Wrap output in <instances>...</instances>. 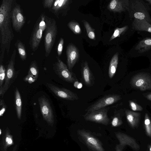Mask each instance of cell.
I'll return each mask as SVG.
<instances>
[{"instance_id": "ac0fdd59", "label": "cell", "mask_w": 151, "mask_h": 151, "mask_svg": "<svg viewBox=\"0 0 151 151\" xmlns=\"http://www.w3.org/2000/svg\"><path fill=\"white\" fill-rule=\"evenodd\" d=\"M132 28L137 31L151 33V24L145 20L134 19L132 23Z\"/></svg>"}, {"instance_id": "7a4b0ae2", "label": "cell", "mask_w": 151, "mask_h": 151, "mask_svg": "<svg viewBox=\"0 0 151 151\" xmlns=\"http://www.w3.org/2000/svg\"><path fill=\"white\" fill-rule=\"evenodd\" d=\"M46 28L44 41L45 56L47 57L50 54L54 44L57 34L56 22L53 18L46 15Z\"/></svg>"}, {"instance_id": "e0dca14e", "label": "cell", "mask_w": 151, "mask_h": 151, "mask_svg": "<svg viewBox=\"0 0 151 151\" xmlns=\"http://www.w3.org/2000/svg\"><path fill=\"white\" fill-rule=\"evenodd\" d=\"M68 0H55L52 8L50 9L56 16L58 18L60 14L63 13L64 10L67 8L68 4Z\"/></svg>"}, {"instance_id": "ffe728a7", "label": "cell", "mask_w": 151, "mask_h": 151, "mask_svg": "<svg viewBox=\"0 0 151 151\" xmlns=\"http://www.w3.org/2000/svg\"><path fill=\"white\" fill-rule=\"evenodd\" d=\"M151 48V38L146 37L140 41L135 47L139 53H142Z\"/></svg>"}, {"instance_id": "e575fe53", "label": "cell", "mask_w": 151, "mask_h": 151, "mask_svg": "<svg viewBox=\"0 0 151 151\" xmlns=\"http://www.w3.org/2000/svg\"><path fill=\"white\" fill-rule=\"evenodd\" d=\"M0 106L1 107L0 115L1 116L5 112L7 107L3 99H1L0 100Z\"/></svg>"}, {"instance_id": "1f68e13d", "label": "cell", "mask_w": 151, "mask_h": 151, "mask_svg": "<svg viewBox=\"0 0 151 151\" xmlns=\"http://www.w3.org/2000/svg\"><path fill=\"white\" fill-rule=\"evenodd\" d=\"M129 106L130 109L134 111H140L143 110L142 107L136 102L132 101H129Z\"/></svg>"}, {"instance_id": "9c48e42d", "label": "cell", "mask_w": 151, "mask_h": 151, "mask_svg": "<svg viewBox=\"0 0 151 151\" xmlns=\"http://www.w3.org/2000/svg\"><path fill=\"white\" fill-rule=\"evenodd\" d=\"M121 99V96L119 95L114 94L105 95L89 106L86 111V113H88L106 107L116 103Z\"/></svg>"}, {"instance_id": "6da1fadb", "label": "cell", "mask_w": 151, "mask_h": 151, "mask_svg": "<svg viewBox=\"0 0 151 151\" xmlns=\"http://www.w3.org/2000/svg\"><path fill=\"white\" fill-rule=\"evenodd\" d=\"M13 0H3L0 8V63L2 64L6 52L8 54L14 35L11 14Z\"/></svg>"}, {"instance_id": "4fadbf2b", "label": "cell", "mask_w": 151, "mask_h": 151, "mask_svg": "<svg viewBox=\"0 0 151 151\" xmlns=\"http://www.w3.org/2000/svg\"><path fill=\"white\" fill-rule=\"evenodd\" d=\"M46 84L50 90L59 98L70 101H74L78 99L76 94L68 89L59 88L50 83H47Z\"/></svg>"}, {"instance_id": "52a82bcc", "label": "cell", "mask_w": 151, "mask_h": 151, "mask_svg": "<svg viewBox=\"0 0 151 151\" xmlns=\"http://www.w3.org/2000/svg\"><path fill=\"white\" fill-rule=\"evenodd\" d=\"M130 83L133 88L142 91L151 90V76L145 73H139L132 78Z\"/></svg>"}, {"instance_id": "4dcf8cb0", "label": "cell", "mask_w": 151, "mask_h": 151, "mask_svg": "<svg viewBox=\"0 0 151 151\" xmlns=\"http://www.w3.org/2000/svg\"><path fill=\"white\" fill-rule=\"evenodd\" d=\"M122 121L119 114L116 115L113 118L111 124L113 127H117L121 125Z\"/></svg>"}, {"instance_id": "7bdbcfd3", "label": "cell", "mask_w": 151, "mask_h": 151, "mask_svg": "<svg viewBox=\"0 0 151 151\" xmlns=\"http://www.w3.org/2000/svg\"><path fill=\"white\" fill-rule=\"evenodd\" d=\"M150 151H151V147L150 148Z\"/></svg>"}, {"instance_id": "d4e9b609", "label": "cell", "mask_w": 151, "mask_h": 151, "mask_svg": "<svg viewBox=\"0 0 151 151\" xmlns=\"http://www.w3.org/2000/svg\"><path fill=\"white\" fill-rule=\"evenodd\" d=\"M38 74L39 70L36 61H32L30 65L28 74L33 76L36 80L38 77Z\"/></svg>"}, {"instance_id": "8fae6325", "label": "cell", "mask_w": 151, "mask_h": 151, "mask_svg": "<svg viewBox=\"0 0 151 151\" xmlns=\"http://www.w3.org/2000/svg\"><path fill=\"white\" fill-rule=\"evenodd\" d=\"M53 68L56 73L64 81L71 83L76 81L72 73L58 56L57 57V61L55 63Z\"/></svg>"}, {"instance_id": "836d02e7", "label": "cell", "mask_w": 151, "mask_h": 151, "mask_svg": "<svg viewBox=\"0 0 151 151\" xmlns=\"http://www.w3.org/2000/svg\"><path fill=\"white\" fill-rule=\"evenodd\" d=\"M55 0H44L43 1L44 8L50 9L52 7Z\"/></svg>"}, {"instance_id": "f35d334b", "label": "cell", "mask_w": 151, "mask_h": 151, "mask_svg": "<svg viewBox=\"0 0 151 151\" xmlns=\"http://www.w3.org/2000/svg\"><path fill=\"white\" fill-rule=\"evenodd\" d=\"M6 142L9 145H10L12 143V141L11 138L7 137L6 139Z\"/></svg>"}, {"instance_id": "60d3db41", "label": "cell", "mask_w": 151, "mask_h": 151, "mask_svg": "<svg viewBox=\"0 0 151 151\" xmlns=\"http://www.w3.org/2000/svg\"><path fill=\"white\" fill-rule=\"evenodd\" d=\"M116 151H122V150L119 149H116Z\"/></svg>"}, {"instance_id": "b9f144b4", "label": "cell", "mask_w": 151, "mask_h": 151, "mask_svg": "<svg viewBox=\"0 0 151 151\" xmlns=\"http://www.w3.org/2000/svg\"><path fill=\"white\" fill-rule=\"evenodd\" d=\"M0 134H1V129H0Z\"/></svg>"}, {"instance_id": "4316f807", "label": "cell", "mask_w": 151, "mask_h": 151, "mask_svg": "<svg viewBox=\"0 0 151 151\" xmlns=\"http://www.w3.org/2000/svg\"><path fill=\"white\" fill-rule=\"evenodd\" d=\"M68 26L74 34H79L81 33V29L78 23L71 21L68 24Z\"/></svg>"}, {"instance_id": "8d00e7d4", "label": "cell", "mask_w": 151, "mask_h": 151, "mask_svg": "<svg viewBox=\"0 0 151 151\" xmlns=\"http://www.w3.org/2000/svg\"><path fill=\"white\" fill-rule=\"evenodd\" d=\"M74 86L78 88H81L82 86V83H79L78 81H76L74 82Z\"/></svg>"}, {"instance_id": "d6986e66", "label": "cell", "mask_w": 151, "mask_h": 151, "mask_svg": "<svg viewBox=\"0 0 151 151\" xmlns=\"http://www.w3.org/2000/svg\"><path fill=\"white\" fill-rule=\"evenodd\" d=\"M127 121L132 128L137 126L140 120V114L127 109L125 111Z\"/></svg>"}, {"instance_id": "cb8c5ba5", "label": "cell", "mask_w": 151, "mask_h": 151, "mask_svg": "<svg viewBox=\"0 0 151 151\" xmlns=\"http://www.w3.org/2000/svg\"><path fill=\"white\" fill-rule=\"evenodd\" d=\"M20 57L22 60L24 61L26 59L27 54L24 45L22 42L18 40L15 44Z\"/></svg>"}, {"instance_id": "5b68a950", "label": "cell", "mask_w": 151, "mask_h": 151, "mask_svg": "<svg viewBox=\"0 0 151 151\" xmlns=\"http://www.w3.org/2000/svg\"><path fill=\"white\" fill-rule=\"evenodd\" d=\"M16 54V50L14 49L12 52L10 60L8 65L6 72L5 78L4 86L0 96L3 97L4 94L14 82L18 75L19 71H15L14 68L15 60Z\"/></svg>"}, {"instance_id": "30bf717a", "label": "cell", "mask_w": 151, "mask_h": 151, "mask_svg": "<svg viewBox=\"0 0 151 151\" xmlns=\"http://www.w3.org/2000/svg\"><path fill=\"white\" fill-rule=\"evenodd\" d=\"M11 18L13 28L16 32H19L25 21L23 11L19 4H16L12 9Z\"/></svg>"}, {"instance_id": "9a60e30c", "label": "cell", "mask_w": 151, "mask_h": 151, "mask_svg": "<svg viewBox=\"0 0 151 151\" xmlns=\"http://www.w3.org/2000/svg\"><path fill=\"white\" fill-rule=\"evenodd\" d=\"M67 64L68 69L71 70L78 59L79 54L77 48L73 45H69L66 50Z\"/></svg>"}, {"instance_id": "603a6c76", "label": "cell", "mask_w": 151, "mask_h": 151, "mask_svg": "<svg viewBox=\"0 0 151 151\" xmlns=\"http://www.w3.org/2000/svg\"><path fill=\"white\" fill-rule=\"evenodd\" d=\"M15 101L17 115L20 119L21 116L22 102L20 94L17 88L15 92Z\"/></svg>"}, {"instance_id": "484cf974", "label": "cell", "mask_w": 151, "mask_h": 151, "mask_svg": "<svg viewBox=\"0 0 151 151\" xmlns=\"http://www.w3.org/2000/svg\"><path fill=\"white\" fill-rule=\"evenodd\" d=\"M144 126L147 135L151 137V120L147 113L145 116Z\"/></svg>"}, {"instance_id": "74e56055", "label": "cell", "mask_w": 151, "mask_h": 151, "mask_svg": "<svg viewBox=\"0 0 151 151\" xmlns=\"http://www.w3.org/2000/svg\"><path fill=\"white\" fill-rule=\"evenodd\" d=\"M144 96L148 100L151 101V92L144 94Z\"/></svg>"}, {"instance_id": "7402d4cb", "label": "cell", "mask_w": 151, "mask_h": 151, "mask_svg": "<svg viewBox=\"0 0 151 151\" xmlns=\"http://www.w3.org/2000/svg\"><path fill=\"white\" fill-rule=\"evenodd\" d=\"M82 77L85 83L88 85H91L92 80V75L87 63H84L82 71Z\"/></svg>"}, {"instance_id": "ba28073f", "label": "cell", "mask_w": 151, "mask_h": 151, "mask_svg": "<svg viewBox=\"0 0 151 151\" xmlns=\"http://www.w3.org/2000/svg\"><path fill=\"white\" fill-rule=\"evenodd\" d=\"M109 109V107H106L86 113L84 118L86 121L107 125L110 120L107 114Z\"/></svg>"}, {"instance_id": "f1b7e54d", "label": "cell", "mask_w": 151, "mask_h": 151, "mask_svg": "<svg viewBox=\"0 0 151 151\" xmlns=\"http://www.w3.org/2000/svg\"><path fill=\"white\" fill-rule=\"evenodd\" d=\"M128 28V27L127 26H125L122 28H116L114 30L113 34L110 38V41L117 37H119L120 35L125 31Z\"/></svg>"}, {"instance_id": "d590c367", "label": "cell", "mask_w": 151, "mask_h": 151, "mask_svg": "<svg viewBox=\"0 0 151 151\" xmlns=\"http://www.w3.org/2000/svg\"><path fill=\"white\" fill-rule=\"evenodd\" d=\"M24 81L31 84L36 81L35 77L32 75L28 74L25 77Z\"/></svg>"}, {"instance_id": "5bb4252c", "label": "cell", "mask_w": 151, "mask_h": 151, "mask_svg": "<svg viewBox=\"0 0 151 151\" xmlns=\"http://www.w3.org/2000/svg\"><path fill=\"white\" fill-rule=\"evenodd\" d=\"M40 111L44 119L50 124L54 122L53 112L49 100L44 96L38 99Z\"/></svg>"}, {"instance_id": "83f0119b", "label": "cell", "mask_w": 151, "mask_h": 151, "mask_svg": "<svg viewBox=\"0 0 151 151\" xmlns=\"http://www.w3.org/2000/svg\"><path fill=\"white\" fill-rule=\"evenodd\" d=\"M83 23L86 29L88 37L90 39L95 40L94 30L92 28L89 23L86 21H84Z\"/></svg>"}, {"instance_id": "277c9868", "label": "cell", "mask_w": 151, "mask_h": 151, "mask_svg": "<svg viewBox=\"0 0 151 151\" xmlns=\"http://www.w3.org/2000/svg\"><path fill=\"white\" fill-rule=\"evenodd\" d=\"M147 9L142 1L134 0L131 1L128 10L130 17L139 20L145 19L150 24L151 18Z\"/></svg>"}, {"instance_id": "ab89813d", "label": "cell", "mask_w": 151, "mask_h": 151, "mask_svg": "<svg viewBox=\"0 0 151 151\" xmlns=\"http://www.w3.org/2000/svg\"><path fill=\"white\" fill-rule=\"evenodd\" d=\"M145 1H147L151 5V0H146Z\"/></svg>"}, {"instance_id": "8992f818", "label": "cell", "mask_w": 151, "mask_h": 151, "mask_svg": "<svg viewBox=\"0 0 151 151\" xmlns=\"http://www.w3.org/2000/svg\"><path fill=\"white\" fill-rule=\"evenodd\" d=\"M78 134L86 145L92 151H105L101 142L88 131L79 130Z\"/></svg>"}, {"instance_id": "2e32d148", "label": "cell", "mask_w": 151, "mask_h": 151, "mask_svg": "<svg viewBox=\"0 0 151 151\" xmlns=\"http://www.w3.org/2000/svg\"><path fill=\"white\" fill-rule=\"evenodd\" d=\"M129 1L127 0H113L109 4L108 9L114 12L125 11L128 9Z\"/></svg>"}, {"instance_id": "7c38bea8", "label": "cell", "mask_w": 151, "mask_h": 151, "mask_svg": "<svg viewBox=\"0 0 151 151\" xmlns=\"http://www.w3.org/2000/svg\"><path fill=\"white\" fill-rule=\"evenodd\" d=\"M115 135L119 142V144L116 147V149L122 150L126 145L135 150L137 151L140 149L139 146L133 137L121 132H116Z\"/></svg>"}, {"instance_id": "44dd1931", "label": "cell", "mask_w": 151, "mask_h": 151, "mask_svg": "<svg viewBox=\"0 0 151 151\" xmlns=\"http://www.w3.org/2000/svg\"><path fill=\"white\" fill-rule=\"evenodd\" d=\"M118 53H116L111 59L109 68L108 75L109 78H112L115 75L118 63Z\"/></svg>"}, {"instance_id": "f546056e", "label": "cell", "mask_w": 151, "mask_h": 151, "mask_svg": "<svg viewBox=\"0 0 151 151\" xmlns=\"http://www.w3.org/2000/svg\"><path fill=\"white\" fill-rule=\"evenodd\" d=\"M6 75L5 69L2 64L0 65V93L2 91Z\"/></svg>"}, {"instance_id": "3957f363", "label": "cell", "mask_w": 151, "mask_h": 151, "mask_svg": "<svg viewBox=\"0 0 151 151\" xmlns=\"http://www.w3.org/2000/svg\"><path fill=\"white\" fill-rule=\"evenodd\" d=\"M46 15L44 12L41 14L36 21L31 35L29 44L31 50L34 52L37 49L43 32L45 30Z\"/></svg>"}, {"instance_id": "d6a6232c", "label": "cell", "mask_w": 151, "mask_h": 151, "mask_svg": "<svg viewBox=\"0 0 151 151\" xmlns=\"http://www.w3.org/2000/svg\"><path fill=\"white\" fill-rule=\"evenodd\" d=\"M64 44V39L62 38L60 39L57 49V52L58 57L62 54Z\"/></svg>"}]
</instances>
